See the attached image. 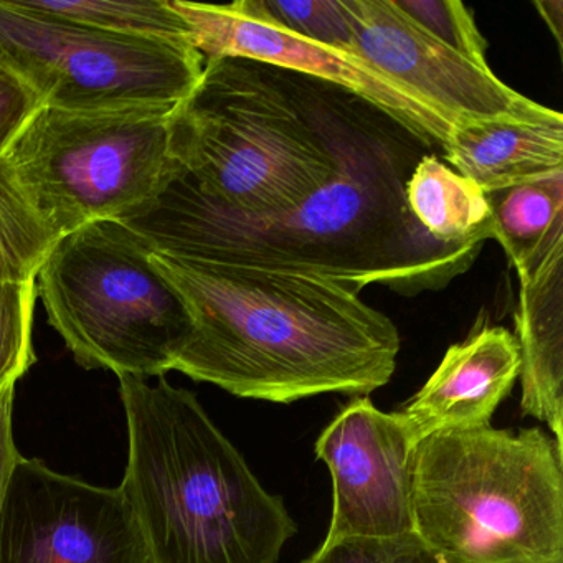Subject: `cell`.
Here are the masks:
<instances>
[{
    "mask_svg": "<svg viewBox=\"0 0 563 563\" xmlns=\"http://www.w3.org/2000/svg\"><path fill=\"white\" fill-rule=\"evenodd\" d=\"M0 563H151L120 487L22 457L0 510Z\"/></svg>",
    "mask_w": 563,
    "mask_h": 563,
    "instance_id": "obj_10",
    "label": "cell"
},
{
    "mask_svg": "<svg viewBox=\"0 0 563 563\" xmlns=\"http://www.w3.org/2000/svg\"><path fill=\"white\" fill-rule=\"evenodd\" d=\"M421 31L434 41L464 55L474 64L489 68L487 64V42L477 29L473 12L460 0H394Z\"/></svg>",
    "mask_w": 563,
    "mask_h": 563,
    "instance_id": "obj_21",
    "label": "cell"
},
{
    "mask_svg": "<svg viewBox=\"0 0 563 563\" xmlns=\"http://www.w3.org/2000/svg\"><path fill=\"white\" fill-rule=\"evenodd\" d=\"M269 14L288 31L352 52V29L344 0H263Z\"/></svg>",
    "mask_w": 563,
    "mask_h": 563,
    "instance_id": "obj_23",
    "label": "cell"
},
{
    "mask_svg": "<svg viewBox=\"0 0 563 563\" xmlns=\"http://www.w3.org/2000/svg\"><path fill=\"white\" fill-rule=\"evenodd\" d=\"M517 276L520 410L542 421L563 448V239Z\"/></svg>",
    "mask_w": 563,
    "mask_h": 563,
    "instance_id": "obj_15",
    "label": "cell"
},
{
    "mask_svg": "<svg viewBox=\"0 0 563 563\" xmlns=\"http://www.w3.org/2000/svg\"><path fill=\"white\" fill-rule=\"evenodd\" d=\"M540 18L545 22L547 27L552 32L559 51L562 52L563 42V2L562 0H537L533 2Z\"/></svg>",
    "mask_w": 563,
    "mask_h": 563,
    "instance_id": "obj_26",
    "label": "cell"
},
{
    "mask_svg": "<svg viewBox=\"0 0 563 563\" xmlns=\"http://www.w3.org/2000/svg\"><path fill=\"white\" fill-rule=\"evenodd\" d=\"M24 4L41 14L108 34L192 45L189 27L170 0H34Z\"/></svg>",
    "mask_w": 563,
    "mask_h": 563,
    "instance_id": "obj_18",
    "label": "cell"
},
{
    "mask_svg": "<svg viewBox=\"0 0 563 563\" xmlns=\"http://www.w3.org/2000/svg\"><path fill=\"white\" fill-rule=\"evenodd\" d=\"M57 240L0 159V279H37Z\"/></svg>",
    "mask_w": 563,
    "mask_h": 563,
    "instance_id": "obj_19",
    "label": "cell"
},
{
    "mask_svg": "<svg viewBox=\"0 0 563 563\" xmlns=\"http://www.w3.org/2000/svg\"><path fill=\"white\" fill-rule=\"evenodd\" d=\"M192 45L206 58L262 62L331 85L364 101L424 147H443L453 124L420 97L382 74L355 52L328 47L279 24L263 0L202 4L170 0Z\"/></svg>",
    "mask_w": 563,
    "mask_h": 563,
    "instance_id": "obj_9",
    "label": "cell"
},
{
    "mask_svg": "<svg viewBox=\"0 0 563 563\" xmlns=\"http://www.w3.org/2000/svg\"><path fill=\"white\" fill-rule=\"evenodd\" d=\"M302 563H448L415 532L325 540Z\"/></svg>",
    "mask_w": 563,
    "mask_h": 563,
    "instance_id": "obj_22",
    "label": "cell"
},
{
    "mask_svg": "<svg viewBox=\"0 0 563 563\" xmlns=\"http://www.w3.org/2000/svg\"><path fill=\"white\" fill-rule=\"evenodd\" d=\"M174 111L38 104L0 159L57 239L90 223L121 222L180 174L170 133Z\"/></svg>",
    "mask_w": 563,
    "mask_h": 563,
    "instance_id": "obj_7",
    "label": "cell"
},
{
    "mask_svg": "<svg viewBox=\"0 0 563 563\" xmlns=\"http://www.w3.org/2000/svg\"><path fill=\"white\" fill-rule=\"evenodd\" d=\"M324 85L262 62L206 58L199 85L170 120L180 174L239 216L275 217L298 206L367 130L332 107Z\"/></svg>",
    "mask_w": 563,
    "mask_h": 563,
    "instance_id": "obj_4",
    "label": "cell"
},
{
    "mask_svg": "<svg viewBox=\"0 0 563 563\" xmlns=\"http://www.w3.org/2000/svg\"><path fill=\"white\" fill-rule=\"evenodd\" d=\"M371 128L338 173L275 217H245L206 199L179 174L150 206L121 220L153 252L298 273L354 292L372 285L401 295L441 289L471 268L486 242L444 245L411 216V169Z\"/></svg>",
    "mask_w": 563,
    "mask_h": 563,
    "instance_id": "obj_1",
    "label": "cell"
},
{
    "mask_svg": "<svg viewBox=\"0 0 563 563\" xmlns=\"http://www.w3.org/2000/svg\"><path fill=\"white\" fill-rule=\"evenodd\" d=\"M0 65L42 107L176 110L199 85L206 57L192 45L108 34L0 0Z\"/></svg>",
    "mask_w": 563,
    "mask_h": 563,
    "instance_id": "obj_8",
    "label": "cell"
},
{
    "mask_svg": "<svg viewBox=\"0 0 563 563\" xmlns=\"http://www.w3.org/2000/svg\"><path fill=\"white\" fill-rule=\"evenodd\" d=\"M352 52L413 91L453 126L503 117H532L545 107L421 31L394 0H344Z\"/></svg>",
    "mask_w": 563,
    "mask_h": 563,
    "instance_id": "obj_12",
    "label": "cell"
},
{
    "mask_svg": "<svg viewBox=\"0 0 563 563\" xmlns=\"http://www.w3.org/2000/svg\"><path fill=\"white\" fill-rule=\"evenodd\" d=\"M190 335L174 364L240 398L368 397L394 377L400 334L357 292L314 276L151 253Z\"/></svg>",
    "mask_w": 563,
    "mask_h": 563,
    "instance_id": "obj_2",
    "label": "cell"
},
{
    "mask_svg": "<svg viewBox=\"0 0 563 563\" xmlns=\"http://www.w3.org/2000/svg\"><path fill=\"white\" fill-rule=\"evenodd\" d=\"M146 242L114 220L60 236L37 276L48 322L85 368L133 377L174 371L190 318Z\"/></svg>",
    "mask_w": 563,
    "mask_h": 563,
    "instance_id": "obj_6",
    "label": "cell"
},
{
    "mask_svg": "<svg viewBox=\"0 0 563 563\" xmlns=\"http://www.w3.org/2000/svg\"><path fill=\"white\" fill-rule=\"evenodd\" d=\"M405 200L421 229L444 245L487 242L494 236L487 194L437 154L415 164L405 186Z\"/></svg>",
    "mask_w": 563,
    "mask_h": 563,
    "instance_id": "obj_16",
    "label": "cell"
},
{
    "mask_svg": "<svg viewBox=\"0 0 563 563\" xmlns=\"http://www.w3.org/2000/svg\"><path fill=\"white\" fill-rule=\"evenodd\" d=\"M411 510L448 563H563V448L540 428L438 431L415 450Z\"/></svg>",
    "mask_w": 563,
    "mask_h": 563,
    "instance_id": "obj_5",
    "label": "cell"
},
{
    "mask_svg": "<svg viewBox=\"0 0 563 563\" xmlns=\"http://www.w3.org/2000/svg\"><path fill=\"white\" fill-rule=\"evenodd\" d=\"M37 298V279H0V388L18 384L34 365L32 328Z\"/></svg>",
    "mask_w": 563,
    "mask_h": 563,
    "instance_id": "obj_20",
    "label": "cell"
},
{
    "mask_svg": "<svg viewBox=\"0 0 563 563\" xmlns=\"http://www.w3.org/2000/svg\"><path fill=\"white\" fill-rule=\"evenodd\" d=\"M38 104L37 97L0 65V157Z\"/></svg>",
    "mask_w": 563,
    "mask_h": 563,
    "instance_id": "obj_24",
    "label": "cell"
},
{
    "mask_svg": "<svg viewBox=\"0 0 563 563\" xmlns=\"http://www.w3.org/2000/svg\"><path fill=\"white\" fill-rule=\"evenodd\" d=\"M118 378L130 441L120 490L151 563H278L298 526L196 395Z\"/></svg>",
    "mask_w": 563,
    "mask_h": 563,
    "instance_id": "obj_3",
    "label": "cell"
},
{
    "mask_svg": "<svg viewBox=\"0 0 563 563\" xmlns=\"http://www.w3.org/2000/svg\"><path fill=\"white\" fill-rule=\"evenodd\" d=\"M520 372L519 347L506 328H486L451 345L427 384L398 410L418 441L438 431L490 424Z\"/></svg>",
    "mask_w": 563,
    "mask_h": 563,
    "instance_id": "obj_13",
    "label": "cell"
},
{
    "mask_svg": "<svg viewBox=\"0 0 563 563\" xmlns=\"http://www.w3.org/2000/svg\"><path fill=\"white\" fill-rule=\"evenodd\" d=\"M418 438L398 411L354 397L319 434L316 457L332 479L325 540L415 532L411 463Z\"/></svg>",
    "mask_w": 563,
    "mask_h": 563,
    "instance_id": "obj_11",
    "label": "cell"
},
{
    "mask_svg": "<svg viewBox=\"0 0 563 563\" xmlns=\"http://www.w3.org/2000/svg\"><path fill=\"white\" fill-rule=\"evenodd\" d=\"M441 150L451 169L490 196L563 174V117L545 108L456 124Z\"/></svg>",
    "mask_w": 563,
    "mask_h": 563,
    "instance_id": "obj_14",
    "label": "cell"
},
{
    "mask_svg": "<svg viewBox=\"0 0 563 563\" xmlns=\"http://www.w3.org/2000/svg\"><path fill=\"white\" fill-rule=\"evenodd\" d=\"M494 240L517 273L540 263L563 239V174L490 194Z\"/></svg>",
    "mask_w": 563,
    "mask_h": 563,
    "instance_id": "obj_17",
    "label": "cell"
},
{
    "mask_svg": "<svg viewBox=\"0 0 563 563\" xmlns=\"http://www.w3.org/2000/svg\"><path fill=\"white\" fill-rule=\"evenodd\" d=\"M14 397L15 384L0 388V510H2L14 467L24 457L15 446L14 427H12Z\"/></svg>",
    "mask_w": 563,
    "mask_h": 563,
    "instance_id": "obj_25",
    "label": "cell"
}]
</instances>
